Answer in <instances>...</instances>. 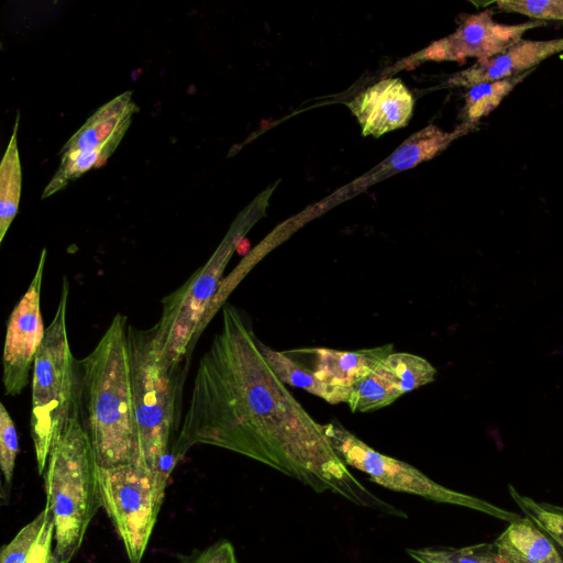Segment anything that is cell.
<instances>
[{
  "label": "cell",
  "mask_w": 563,
  "mask_h": 563,
  "mask_svg": "<svg viewBox=\"0 0 563 563\" xmlns=\"http://www.w3.org/2000/svg\"><path fill=\"white\" fill-rule=\"evenodd\" d=\"M260 340L232 305L199 360L187 412L172 446L178 462L196 444L242 454L292 477L317 493L407 518L367 489L333 449L317 422L264 358Z\"/></svg>",
  "instance_id": "1"
},
{
  "label": "cell",
  "mask_w": 563,
  "mask_h": 563,
  "mask_svg": "<svg viewBox=\"0 0 563 563\" xmlns=\"http://www.w3.org/2000/svg\"><path fill=\"white\" fill-rule=\"evenodd\" d=\"M81 422L101 467L140 461L126 317L112 319L96 347L78 361Z\"/></svg>",
  "instance_id": "2"
},
{
  "label": "cell",
  "mask_w": 563,
  "mask_h": 563,
  "mask_svg": "<svg viewBox=\"0 0 563 563\" xmlns=\"http://www.w3.org/2000/svg\"><path fill=\"white\" fill-rule=\"evenodd\" d=\"M99 464L91 440L76 418L53 446L44 472L46 506L54 522V554L69 563L102 507Z\"/></svg>",
  "instance_id": "3"
},
{
  "label": "cell",
  "mask_w": 563,
  "mask_h": 563,
  "mask_svg": "<svg viewBox=\"0 0 563 563\" xmlns=\"http://www.w3.org/2000/svg\"><path fill=\"white\" fill-rule=\"evenodd\" d=\"M69 285L63 282L55 316L45 329L32 374L31 437L37 471L45 472L49 453L65 429L80 418L81 382L66 327Z\"/></svg>",
  "instance_id": "4"
},
{
  "label": "cell",
  "mask_w": 563,
  "mask_h": 563,
  "mask_svg": "<svg viewBox=\"0 0 563 563\" xmlns=\"http://www.w3.org/2000/svg\"><path fill=\"white\" fill-rule=\"evenodd\" d=\"M131 385L140 437V462L172 473L170 438L177 427L180 365L162 353L156 330L128 325Z\"/></svg>",
  "instance_id": "5"
},
{
  "label": "cell",
  "mask_w": 563,
  "mask_h": 563,
  "mask_svg": "<svg viewBox=\"0 0 563 563\" xmlns=\"http://www.w3.org/2000/svg\"><path fill=\"white\" fill-rule=\"evenodd\" d=\"M169 475L140 461L110 467L99 466L102 507L123 542L130 563H142Z\"/></svg>",
  "instance_id": "6"
},
{
  "label": "cell",
  "mask_w": 563,
  "mask_h": 563,
  "mask_svg": "<svg viewBox=\"0 0 563 563\" xmlns=\"http://www.w3.org/2000/svg\"><path fill=\"white\" fill-rule=\"evenodd\" d=\"M323 428L333 449L347 466L365 473L385 488L471 508L508 522L520 517L477 497L440 485L415 466L379 453L335 420L324 423Z\"/></svg>",
  "instance_id": "7"
},
{
  "label": "cell",
  "mask_w": 563,
  "mask_h": 563,
  "mask_svg": "<svg viewBox=\"0 0 563 563\" xmlns=\"http://www.w3.org/2000/svg\"><path fill=\"white\" fill-rule=\"evenodd\" d=\"M242 239L230 231L208 262L183 286L163 300V313L154 325L163 355L180 365L196 343V335L221 284L224 269Z\"/></svg>",
  "instance_id": "8"
},
{
  "label": "cell",
  "mask_w": 563,
  "mask_h": 563,
  "mask_svg": "<svg viewBox=\"0 0 563 563\" xmlns=\"http://www.w3.org/2000/svg\"><path fill=\"white\" fill-rule=\"evenodd\" d=\"M135 110L132 91L100 107L62 147L60 164L42 197L55 194L92 167L103 165L122 140Z\"/></svg>",
  "instance_id": "9"
},
{
  "label": "cell",
  "mask_w": 563,
  "mask_h": 563,
  "mask_svg": "<svg viewBox=\"0 0 563 563\" xmlns=\"http://www.w3.org/2000/svg\"><path fill=\"white\" fill-rule=\"evenodd\" d=\"M45 258L44 249L29 288L8 320L2 358L5 395H19L27 385L31 367L45 335L40 309Z\"/></svg>",
  "instance_id": "10"
},
{
  "label": "cell",
  "mask_w": 563,
  "mask_h": 563,
  "mask_svg": "<svg viewBox=\"0 0 563 563\" xmlns=\"http://www.w3.org/2000/svg\"><path fill=\"white\" fill-rule=\"evenodd\" d=\"M494 14L493 8H486L477 13L460 15L456 30L431 43L419 56L427 60L459 63L471 57L477 60L489 58L520 41L527 31L545 24L538 20L503 24L494 20Z\"/></svg>",
  "instance_id": "11"
},
{
  "label": "cell",
  "mask_w": 563,
  "mask_h": 563,
  "mask_svg": "<svg viewBox=\"0 0 563 563\" xmlns=\"http://www.w3.org/2000/svg\"><path fill=\"white\" fill-rule=\"evenodd\" d=\"M363 135H380L406 126L413 110V98L398 78H386L369 86L347 103Z\"/></svg>",
  "instance_id": "12"
},
{
  "label": "cell",
  "mask_w": 563,
  "mask_h": 563,
  "mask_svg": "<svg viewBox=\"0 0 563 563\" xmlns=\"http://www.w3.org/2000/svg\"><path fill=\"white\" fill-rule=\"evenodd\" d=\"M563 52V37L516 42L500 54L478 59L468 68L451 76L450 87L471 88L482 82L509 78L534 69L542 60Z\"/></svg>",
  "instance_id": "13"
},
{
  "label": "cell",
  "mask_w": 563,
  "mask_h": 563,
  "mask_svg": "<svg viewBox=\"0 0 563 563\" xmlns=\"http://www.w3.org/2000/svg\"><path fill=\"white\" fill-rule=\"evenodd\" d=\"M393 344L357 351H340L328 347L308 349L313 356L314 375L333 387L347 388L355 380L373 372L390 353Z\"/></svg>",
  "instance_id": "14"
},
{
  "label": "cell",
  "mask_w": 563,
  "mask_h": 563,
  "mask_svg": "<svg viewBox=\"0 0 563 563\" xmlns=\"http://www.w3.org/2000/svg\"><path fill=\"white\" fill-rule=\"evenodd\" d=\"M505 563H563V558L530 518L519 517L493 543Z\"/></svg>",
  "instance_id": "15"
},
{
  "label": "cell",
  "mask_w": 563,
  "mask_h": 563,
  "mask_svg": "<svg viewBox=\"0 0 563 563\" xmlns=\"http://www.w3.org/2000/svg\"><path fill=\"white\" fill-rule=\"evenodd\" d=\"M260 350L278 379L292 387L303 389L330 404L347 402L350 387H333L320 380L314 373L300 365L287 352L275 351L263 342Z\"/></svg>",
  "instance_id": "16"
},
{
  "label": "cell",
  "mask_w": 563,
  "mask_h": 563,
  "mask_svg": "<svg viewBox=\"0 0 563 563\" xmlns=\"http://www.w3.org/2000/svg\"><path fill=\"white\" fill-rule=\"evenodd\" d=\"M472 123H465L453 132H444L431 124L408 137L384 163L382 172L411 168L442 152L454 139L467 133Z\"/></svg>",
  "instance_id": "17"
},
{
  "label": "cell",
  "mask_w": 563,
  "mask_h": 563,
  "mask_svg": "<svg viewBox=\"0 0 563 563\" xmlns=\"http://www.w3.org/2000/svg\"><path fill=\"white\" fill-rule=\"evenodd\" d=\"M18 113L13 132L0 165V243L19 209L22 172L18 150Z\"/></svg>",
  "instance_id": "18"
},
{
  "label": "cell",
  "mask_w": 563,
  "mask_h": 563,
  "mask_svg": "<svg viewBox=\"0 0 563 563\" xmlns=\"http://www.w3.org/2000/svg\"><path fill=\"white\" fill-rule=\"evenodd\" d=\"M386 380L402 395L430 384L437 371L426 358L405 352H393L375 368Z\"/></svg>",
  "instance_id": "19"
},
{
  "label": "cell",
  "mask_w": 563,
  "mask_h": 563,
  "mask_svg": "<svg viewBox=\"0 0 563 563\" xmlns=\"http://www.w3.org/2000/svg\"><path fill=\"white\" fill-rule=\"evenodd\" d=\"M533 70L531 69L501 80L482 82L468 88L465 95L464 107L467 123H476L481 118L488 115Z\"/></svg>",
  "instance_id": "20"
},
{
  "label": "cell",
  "mask_w": 563,
  "mask_h": 563,
  "mask_svg": "<svg viewBox=\"0 0 563 563\" xmlns=\"http://www.w3.org/2000/svg\"><path fill=\"white\" fill-rule=\"evenodd\" d=\"M402 394L375 369L350 385L347 405L352 412H368L393 404Z\"/></svg>",
  "instance_id": "21"
},
{
  "label": "cell",
  "mask_w": 563,
  "mask_h": 563,
  "mask_svg": "<svg viewBox=\"0 0 563 563\" xmlns=\"http://www.w3.org/2000/svg\"><path fill=\"white\" fill-rule=\"evenodd\" d=\"M408 555L418 563H505L493 543H481L464 548L426 547L408 549Z\"/></svg>",
  "instance_id": "22"
},
{
  "label": "cell",
  "mask_w": 563,
  "mask_h": 563,
  "mask_svg": "<svg viewBox=\"0 0 563 563\" xmlns=\"http://www.w3.org/2000/svg\"><path fill=\"white\" fill-rule=\"evenodd\" d=\"M509 492L519 508L530 518L552 541L563 549V506L540 503L520 495L514 486Z\"/></svg>",
  "instance_id": "23"
},
{
  "label": "cell",
  "mask_w": 563,
  "mask_h": 563,
  "mask_svg": "<svg viewBox=\"0 0 563 563\" xmlns=\"http://www.w3.org/2000/svg\"><path fill=\"white\" fill-rule=\"evenodd\" d=\"M48 508L44 509L26 526H24L12 539L5 544L0 554V563H26L30 553L44 527L47 518Z\"/></svg>",
  "instance_id": "24"
},
{
  "label": "cell",
  "mask_w": 563,
  "mask_h": 563,
  "mask_svg": "<svg viewBox=\"0 0 563 563\" xmlns=\"http://www.w3.org/2000/svg\"><path fill=\"white\" fill-rule=\"evenodd\" d=\"M494 4L499 11L519 13L531 20L563 21V0H499Z\"/></svg>",
  "instance_id": "25"
},
{
  "label": "cell",
  "mask_w": 563,
  "mask_h": 563,
  "mask_svg": "<svg viewBox=\"0 0 563 563\" xmlns=\"http://www.w3.org/2000/svg\"><path fill=\"white\" fill-rule=\"evenodd\" d=\"M19 452V439L14 422L0 404V466L7 486L11 485L15 459Z\"/></svg>",
  "instance_id": "26"
},
{
  "label": "cell",
  "mask_w": 563,
  "mask_h": 563,
  "mask_svg": "<svg viewBox=\"0 0 563 563\" xmlns=\"http://www.w3.org/2000/svg\"><path fill=\"white\" fill-rule=\"evenodd\" d=\"M26 563H59L54 554V522L49 509L44 527Z\"/></svg>",
  "instance_id": "27"
},
{
  "label": "cell",
  "mask_w": 563,
  "mask_h": 563,
  "mask_svg": "<svg viewBox=\"0 0 563 563\" xmlns=\"http://www.w3.org/2000/svg\"><path fill=\"white\" fill-rule=\"evenodd\" d=\"M183 563H239V561L232 543L222 540L190 555Z\"/></svg>",
  "instance_id": "28"
}]
</instances>
